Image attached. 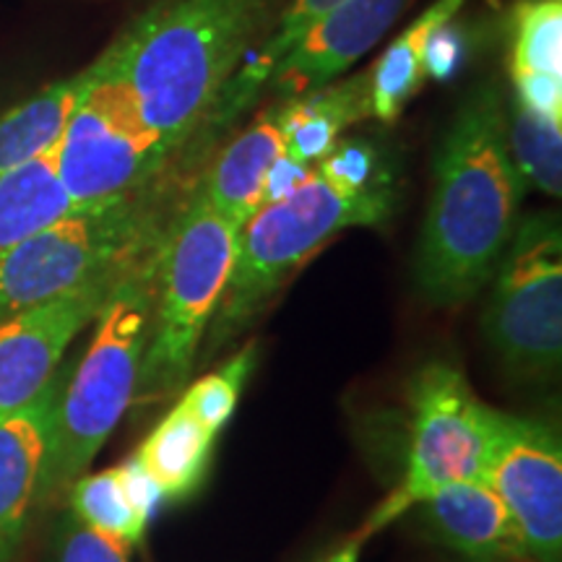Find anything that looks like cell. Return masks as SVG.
<instances>
[{
  "label": "cell",
  "instance_id": "24",
  "mask_svg": "<svg viewBox=\"0 0 562 562\" xmlns=\"http://www.w3.org/2000/svg\"><path fill=\"white\" fill-rule=\"evenodd\" d=\"M505 140L524 186L560 199L562 193V123L539 115L513 97L505 102Z\"/></svg>",
  "mask_w": 562,
  "mask_h": 562
},
{
  "label": "cell",
  "instance_id": "23",
  "mask_svg": "<svg viewBox=\"0 0 562 562\" xmlns=\"http://www.w3.org/2000/svg\"><path fill=\"white\" fill-rule=\"evenodd\" d=\"M336 3H339V0H292V3L286 5L284 16H281L277 32L266 40V45L256 53V58H252L245 68H240V74H237L235 79L229 81V87L224 89L222 100L216 104L209 123H227L229 117H235L237 112L258 94V89H261L266 81H271L273 70L281 66V60L307 37V32H311Z\"/></svg>",
  "mask_w": 562,
  "mask_h": 562
},
{
  "label": "cell",
  "instance_id": "7",
  "mask_svg": "<svg viewBox=\"0 0 562 562\" xmlns=\"http://www.w3.org/2000/svg\"><path fill=\"white\" fill-rule=\"evenodd\" d=\"M412 427L406 472L372 510L357 539L372 537L417 508L435 492L463 480H484L495 430V409L476 396L451 362L425 364L409 385Z\"/></svg>",
  "mask_w": 562,
  "mask_h": 562
},
{
  "label": "cell",
  "instance_id": "20",
  "mask_svg": "<svg viewBox=\"0 0 562 562\" xmlns=\"http://www.w3.org/2000/svg\"><path fill=\"white\" fill-rule=\"evenodd\" d=\"M216 435L209 432L180 402L133 453L159 501H186L201 487L214 456Z\"/></svg>",
  "mask_w": 562,
  "mask_h": 562
},
{
  "label": "cell",
  "instance_id": "16",
  "mask_svg": "<svg viewBox=\"0 0 562 562\" xmlns=\"http://www.w3.org/2000/svg\"><path fill=\"white\" fill-rule=\"evenodd\" d=\"M508 26L513 97L562 123V0H516Z\"/></svg>",
  "mask_w": 562,
  "mask_h": 562
},
{
  "label": "cell",
  "instance_id": "4",
  "mask_svg": "<svg viewBox=\"0 0 562 562\" xmlns=\"http://www.w3.org/2000/svg\"><path fill=\"white\" fill-rule=\"evenodd\" d=\"M159 248L161 240L112 286L94 321V339L60 391L40 501L79 480L136 396L157 302Z\"/></svg>",
  "mask_w": 562,
  "mask_h": 562
},
{
  "label": "cell",
  "instance_id": "11",
  "mask_svg": "<svg viewBox=\"0 0 562 562\" xmlns=\"http://www.w3.org/2000/svg\"><path fill=\"white\" fill-rule=\"evenodd\" d=\"M121 277L97 279L0 321V419L30 406L53 383L70 341L97 321Z\"/></svg>",
  "mask_w": 562,
  "mask_h": 562
},
{
  "label": "cell",
  "instance_id": "15",
  "mask_svg": "<svg viewBox=\"0 0 562 562\" xmlns=\"http://www.w3.org/2000/svg\"><path fill=\"white\" fill-rule=\"evenodd\" d=\"M417 508L422 510L427 531L463 558L480 562L529 558L510 510L484 480L448 484Z\"/></svg>",
  "mask_w": 562,
  "mask_h": 562
},
{
  "label": "cell",
  "instance_id": "1",
  "mask_svg": "<svg viewBox=\"0 0 562 562\" xmlns=\"http://www.w3.org/2000/svg\"><path fill=\"white\" fill-rule=\"evenodd\" d=\"M524 180L505 140V100L492 81L463 97L442 133L417 245V286L461 305L495 277L516 232Z\"/></svg>",
  "mask_w": 562,
  "mask_h": 562
},
{
  "label": "cell",
  "instance_id": "27",
  "mask_svg": "<svg viewBox=\"0 0 562 562\" xmlns=\"http://www.w3.org/2000/svg\"><path fill=\"white\" fill-rule=\"evenodd\" d=\"M362 544H364V542H360V539H357V537H351L349 542L344 544L339 552H334L331 558H328V560H323V562H360Z\"/></svg>",
  "mask_w": 562,
  "mask_h": 562
},
{
  "label": "cell",
  "instance_id": "10",
  "mask_svg": "<svg viewBox=\"0 0 562 562\" xmlns=\"http://www.w3.org/2000/svg\"><path fill=\"white\" fill-rule=\"evenodd\" d=\"M484 482L501 495L529 558L558 562L562 552V446L544 422L495 409Z\"/></svg>",
  "mask_w": 562,
  "mask_h": 562
},
{
  "label": "cell",
  "instance_id": "2",
  "mask_svg": "<svg viewBox=\"0 0 562 562\" xmlns=\"http://www.w3.org/2000/svg\"><path fill=\"white\" fill-rule=\"evenodd\" d=\"M273 0H165L108 47L167 157L211 121Z\"/></svg>",
  "mask_w": 562,
  "mask_h": 562
},
{
  "label": "cell",
  "instance_id": "25",
  "mask_svg": "<svg viewBox=\"0 0 562 562\" xmlns=\"http://www.w3.org/2000/svg\"><path fill=\"white\" fill-rule=\"evenodd\" d=\"M258 360V344L252 341L248 347L240 349V355H235L232 360L222 364L220 370L209 372L201 381H195L191 389L186 391V396L180 398V404L193 414L195 419L206 427L209 432H214L220 438L227 422L235 414L237 404H240V393L248 383L250 372L256 370Z\"/></svg>",
  "mask_w": 562,
  "mask_h": 562
},
{
  "label": "cell",
  "instance_id": "26",
  "mask_svg": "<svg viewBox=\"0 0 562 562\" xmlns=\"http://www.w3.org/2000/svg\"><path fill=\"white\" fill-rule=\"evenodd\" d=\"M131 547L117 539L89 529L74 513H68L58 526L55 562H128Z\"/></svg>",
  "mask_w": 562,
  "mask_h": 562
},
{
  "label": "cell",
  "instance_id": "18",
  "mask_svg": "<svg viewBox=\"0 0 562 562\" xmlns=\"http://www.w3.org/2000/svg\"><path fill=\"white\" fill-rule=\"evenodd\" d=\"M157 503V490L140 472L133 456L121 467L81 474L70 484V513L89 529L117 539L131 550L144 539Z\"/></svg>",
  "mask_w": 562,
  "mask_h": 562
},
{
  "label": "cell",
  "instance_id": "9",
  "mask_svg": "<svg viewBox=\"0 0 562 562\" xmlns=\"http://www.w3.org/2000/svg\"><path fill=\"white\" fill-rule=\"evenodd\" d=\"M484 334L516 375H550L562 357V229L550 211L516 224L495 271Z\"/></svg>",
  "mask_w": 562,
  "mask_h": 562
},
{
  "label": "cell",
  "instance_id": "17",
  "mask_svg": "<svg viewBox=\"0 0 562 562\" xmlns=\"http://www.w3.org/2000/svg\"><path fill=\"white\" fill-rule=\"evenodd\" d=\"M284 151L286 128L281 121V104H277L248 125L214 161L201 186L211 209L240 229L252 211L266 203L269 178Z\"/></svg>",
  "mask_w": 562,
  "mask_h": 562
},
{
  "label": "cell",
  "instance_id": "6",
  "mask_svg": "<svg viewBox=\"0 0 562 562\" xmlns=\"http://www.w3.org/2000/svg\"><path fill=\"white\" fill-rule=\"evenodd\" d=\"M161 237L165 232L138 193L70 209L0 261V321L97 279L121 277Z\"/></svg>",
  "mask_w": 562,
  "mask_h": 562
},
{
  "label": "cell",
  "instance_id": "21",
  "mask_svg": "<svg viewBox=\"0 0 562 562\" xmlns=\"http://www.w3.org/2000/svg\"><path fill=\"white\" fill-rule=\"evenodd\" d=\"M91 79L94 70L89 66L70 79L40 89L37 94L0 117V180L53 149L68 115L87 94Z\"/></svg>",
  "mask_w": 562,
  "mask_h": 562
},
{
  "label": "cell",
  "instance_id": "3",
  "mask_svg": "<svg viewBox=\"0 0 562 562\" xmlns=\"http://www.w3.org/2000/svg\"><path fill=\"white\" fill-rule=\"evenodd\" d=\"M393 209L385 178L372 175L364 149L328 151L292 191L266 201L240 224L227 290L214 313V344L240 331L281 284L331 237L372 227Z\"/></svg>",
  "mask_w": 562,
  "mask_h": 562
},
{
  "label": "cell",
  "instance_id": "12",
  "mask_svg": "<svg viewBox=\"0 0 562 562\" xmlns=\"http://www.w3.org/2000/svg\"><path fill=\"white\" fill-rule=\"evenodd\" d=\"M412 0H339L273 70L281 102L334 83L396 24Z\"/></svg>",
  "mask_w": 562,
  "mask_h": 562
},
{
  "label": "cell",
  "instance_id": "5",
  "mask_svg": "<svg viewBox=\"0 0 562 562\" xmlns=\"http://www.w3.org/2000/svg\"><path fill=\"white\" fill-rule=\"evenodd\" d=\"M235 243L237 227L211 209L201 188L165 232L151 336L138 375L144 393L170 391L191 372L199 344L227 290Z\"/></svg>",
  "mask_w": 562,
  "mask_h": 562
},
{
  "label": "cell",
  "instance_id": "14",
  "mask_svg": "<svg viewBox=\"0 0 562 562\" xmlns=\"http://www.w3.org/2000/svg\"><path fill=\"white\" fill-rule=\"evenodd\" d=\"M372 115L370 70L347 81L328 83L300 100L281 102V121L286 128V151L273 167L266 201L292 191L313 165L334 149L344 128Z\"/></svg>",
  "mask_w": 562,
  "mask_h": 562
},
{
  "label": "cell",
  "instance_id": "13",
  "mask_svg": "<svg viewBox=\"0 0 562 562\" xmlns=\"http://www.w3.org/2000/svg\"><path fill=\"white\" fill-rule=\"evenodd\" d=\"M60 391L63 378L55 375L30 406L0 419V562H11L16 554L40 501Z\"/></svg>",
  "mask_w": 562,
  "mask_h": 562
},
{
  "label": "cell",
  "instance_id": "19",
  "mask_svg": "<svg viewBox=\"0 0 562 562\" xmlns=\"http://www.w3.org/2000/svg\"><path fill=\"white\" fill-rule=\"evenodd\" d=\"M467 0H432L414 24L391 42L370 70L372 115L383 123H396L430 68V47L440 32L459 16Z\"/></svg>",
  "mask_w": 562,
  "mask_h": 562
},
{
  "label": "cell",
  "instance_id": "8",
  "mask_svg": "<svg viewBox=\"0 0 562 562\" xmlns=\"http://www.w3.org/2000/svg\"><path fill=\"white\" fill-rule=\"evenodd\" d=\"M91 70L87 94L53 146L55 172L74 209L136 193L167 159L112 55L104 50Z\"/></svg>",
  "mask_w": 562,
  "mask_h": 562
},
{
  "label": "cell",
  "instance_id": "22",
  "mask_svg": "<svg viewBox=\"0 0 562 562\" xmlns=\"http://www.w3.org/2000/svg\"><path fill=\"white\" fill-rule=\"evenodd\" d=\"M70 206L55 172V154L47 149L0 180V261L21 240L68 214Z\"/></svg>",
  "mask_w": 562,
  "mask_h": 562
}]
</instances>
